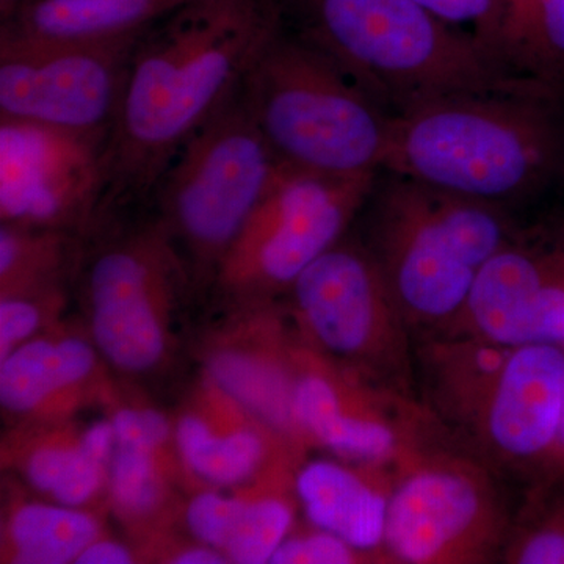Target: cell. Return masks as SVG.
<instances>
[{
    "mask_svg": "<svg viewBox=\"0 0 564 564\" xmlns=\"http://www.w3.org/2000/svg\"><path fill=\"white\" fill-rule=\"evenodd\" d=\"M377 556L364 554L343 538L311 525L307 532L291 533L274 552L272 564L375 563Z\"/></svg>",
    "mask_w": 564,
    "mask_h": 564,
    "instance_id": "f546056e",
    "label": "cell"
},
{
    "mask_svg": "<svg viewBox=\"0 0 564 564\" xmlns=\"http://www.w3.org/2000/svg\"><path fill=\"white\" fill-rule=\"evenodd\" d=\"M193 0H31L0 35L69 43L141 35Z\"/></svg>",
    "mask_w": 564,
    "mask_h": 564,
    "instance_id": "44dd1931",
    "label": "cell"
},
{
    "mask_svg": "<svg viewBox=\"0 0 564 564\" xmlns=\"http://www.w3.org/2000/svg\"><path fill=\"white\" fill-rule=\"evenodd\" d=\"M163 452L117 443L107 488L122 518L144 521L162 507L166 494Z\"/></svg>",
    "mask_w": 564,
    "mask_h": 564,
    "instance_id": "4316f807",
    "label": "cell"
},
{
    "mask_svg": "<svg viewBox=\"0 0 564 564\" xmlns=\"http://www.w3.org/2000/svg\"><path fill=\"white\" fill-rule=\"evenodd\" d=\"M293 415L306 443L344 462L395 469L426 440L410 397L370 383L313 348L296 350Z\"/></svg>",
    "mask_w": 564,
    "mask_h": 564,
    "instance_id": "4fadbf2b",
    "label": "cell"
},
{
    "mask_svg": "<svg viewBox=\"0 0 564 564\" xmlns=\"http://www.w3.org/2000/svg\"><path fill=\"white\" fill-rule=\"evenodd\" d=\"M282 29L273 0H193L144 32L110 133L102 214L150 199L174 155Z\"/></svg>",
    "mask_w": 564,
    "mask_h": 564,
    "instance_id": "6da1fadb",
    "label": "cell"
},
{
    "mask_svg": "<svg viewBox=\"0 0 564 564\" xmlns=\"http://www.w3.org/2000/svg\"><path fill=\"white\" fill-rule=\"evenodd\" d=\"M166 562L176 564L229 563L228 558H226L225 554H221L220 551L210 547V545L198 543V541H196V544L177 549L174 554L166 556Z\"/></svg>",
    "mask_w": 564,
    "mask_h": 564,
    "instance_id": "836d02e7",
    "label": "cell"
},
{
    "mask_svg": "<svg viewBox=\"0 0 564 564\" xmlns=\"http://www.w3.org/2000/svg\"><path fill=\"white\" fill-rule=\"evenodd\" d=\"M62 289L9 293L0 302V359L39 336L46 317L57 313Z\"/></svg>",
    "mask_w": 564,
    "mask_h": 564,
    "instance_id": "f1b7e54d",
    "label": "cell"
},
{
    "mask_svg": "<svg viewBox=\"0 0 564 564\" xmlns=\"http://www.w3.org/2000/svg\"><path fill=\"white\" fill-rule=\"evenodd\" d=\"M284 437L206 381L191 410L174 425L182 463L199 480L217 488L250 484L272 463V444Z\"/></svg>",
    "mask_w": 564,
    "mask_h": 564,
    "instance_id": "9a60e30c",
    "label": "cell"
},
{
    "mask_svg": "<svg viewBox=\"0 0 564 564\" xmlns=\"http://www.w3.org/2000/svg\"><path fill=\"white\" fill-rule=\"evenodd\" d=\"M115 448L117 434L110 419L80 432L55 430L29 441L20 469L25 481L52 502L82 508L109 486Z\"/></svg>",
    "mask_w": 564,
    "mask_h": 564,
    "instance_id": "ffe728a7",
    "label": "cell"
},
{
    "mask_svg": "<svg viewBox=\"0 0 564 564\" xmlns=\"http://www.w3.org/2000/svg\"><path fill=\"white\" fill-rule=\"evenodd\" d=\"M434 17L448 22H475V31L491 17L496 0H414Z\"/></svg>",
    "mask_w": 564,
    "mask_h": 564,
    "instance_id": "1f68e13d",
    "label": "cell"
},
{
    "mask_svg": "<svg viewBox=\"0 0 564 564\" xmlns=\"http://www.w3.org/2000/svg\"><path fill=\"white\" fill-rule=\"evenodd\" d=\"M474 36L514 76L564 95V0H496Z\"/></svg>",
    "mask_w": 564,
    "mask_h": 564,
    "instance_id": "7402d4cb",
    "label": "cell"
},
{
    "mask_svg": "<svg viewBox=\"0 0 564 564\" xmlns=\"http://www.w3.org/2000/svg\"><path fill=\"white\" fill-rule=\"evenodd\" d=\"M113 423L117 443L144 445L165 451L174 437V429L169 417L154 408L120 406L110 417Z\"/></svg>",
    "mask_w": 564,
    "mask_h": 564,
    "instance_id": "4dcf8cb0",
    "label": "cell"
},
{
    "mask_svg": "<svg viewBox=\"0 0 564 564\" xmlns=\"http://www.w3.org/2000/svg\"><path fill=\"white\" fill-rule=\"evenodd\" d=\"M93 345L73 334L36 336L0 359L3 410L21 419L68 413L96 383L99 351Z\"/></svg>",
    "mask_w": 564,
    "mask_h": 564,
    "instance_id": "e0dca14e",
    "label": "cell"
},
{
    "mask_svg": "<svg viewBox=\"0 0 564 564\" xmlns=\"http://www.w3.org/2000/svg\"><path fill=\"white\" fill-rule=\"evenodd\" d=\"M289 293L313 350L408 397V323L366 245L340 240L296 278Z\"/></svg>",
    "mask_w": 564,
    "mask_h": 564,
    "instance_id": "52a82bcc",
    "label": "cell"
},
{
    "mask_svg": "<svg viewBox=\"0 0 564 564\" xmlns=\"http://www.w3.org/2000/svg\"><path fill=\"white\" fill-rule=\"evenodd\" d=\"M505 536L503 507L480 464L426 440L397 464L384 536L391 563H486Z\"/></svg>",
    "mask_w": 564,
    "mask_h": 564,
    "instance_id": "ba28073f",
    "label": "cell"
},
{
    "mask_svg": "<svg viewBox=\"0 0 564 564\" xmlns=\"http://www.w3.org/2000/svg\"><path fill=\"white\" fill-rule=\"evenodd\" d=\"M278 165L240 84L182 144L151 195L155 218L180 254L187 252L193 273L215 280Z\"/></svg>",
    "mask_w": 564,
    "mask_h": 564,
    "instance_id": "5b68a950",
    "label": "cell"
},
{
    "mask_svg": "<svg viewBox=\"0 0 564 564\" xmlns=\"http://www.w3.org/2000/svg\"><path fill=\"white\" fill-rule=\"evenodd\" d=\"M187 265L158 218L96 252L85 292L93 344L126 373L154 370L170 350V311Z\"/></svg>",
    "mask_w": 564,
    "mask_h": 564,
    "instance_id": "30bf717a",
    "label": "cell"
},
{
    "mask_svg": "<svg viewBox=\"0 0 564 564\" xmlns=\"http://www.w3.org/2000/svg\"><path fill=\"white\" fill-rule=\"evenodd\" d=\"M74 259V232L6 225L0 229V291L61 288Z\"/></svg>",
    "mask_w": 564,
    "mask_h": 564,
    "instance_id": "d4e9b609",
    "label": "cell"
},
{
    "mask_svg": "<svg viewBox=\"0 0 564 564\" xmlns=\"http://www.w3.org/2000/svg\"><path fill=\"white\" fill-rule=\"evenodd\" d=\"M541 470L545 474V484L558 485L564 488V411L558 432H556L551 452L545 456Z\"/></svg>",
    "mask_w": 564,
    "mask_h": 564,
    "instance_id": "e575fe53",
    "label": "cell"
},
{
    "mask_svg": "<svg viewBox=\"0 0 564 564\" xmlns=\"http://www.w3.org/2000/svg\"><path fill=\"white\" fill-rule=\"evenodd\" d=\"M560 248L541 252L508 245L478 269L458 321L464 332L505 348L529 345L530 325Z\"/></svg>",
    "mask_w": 564,
    "mask_h": 564,
    "instance_id": "ac0fdd59",
    "label": "cell"
},
{
    "mask_svg": "<svg viewBox=\"0 0 564 564\" xmlns=\"http://www.w3.org/2000/svg\"><path fill=\"white\" fill-rule=\"evenodd\" d=\"M383 170L503 207L564 180V95H455L392 117ZM381 170V172H383Z\"/></svg>",
    "mask_w": 564,
    "mask_h": 564,
    "instance_id": "7a4b0ae2",
    "label": "cell"
},
{
    "mask_svg": "<svg viewBox=\"0 0 564 564\" xmlns=\"http://www.w3.org/2000/svg\"><path fill=\"white\" fill-rule=\"evenodd\" d=\"M510 350L470 334L432 344L426 361L434 402L455 421L473 426Z\"/></svg>",
    "mask_w": 564,
    "mask_h": 564,
    "instance_id": "cb8c5ba5",
    "label": "cell"
},
{
    "mask_svg": "<svg viewBox=\"0 0 564 564\" xmlns=\"http://www.w3.org/2000/svg\"><path fill=\"white\" fill-rule=\"evenodd\" d=\"M563 411V345H522L508 352L470 429L497 458L541 469Z\"/></svg>",
    "mask_w": 564,
    "mask_h": 564,
    "instance_id": "5bb4252c",
    "label": "cell"
},
{
    "mask_svg": "<svg viewBox=\"0 0 564 564\" xmlns=\"http://www.w3.org/2000/svg\"><path fill=\"white\" fill-rule=\"evenodd\" d=\"M141 36L47 43L0 35V118L111 133Z\"/></svg>",
    "mask_w": 564,
    "mask_h": 564,
    "instance_id": "8fae6325",
    "label": "cell"
},
{
    "mask_svg": "<svg viewBox=\"0 0 564 564\" xmlns=\"http://www.w3.org/2000/svg\"><path fill=\"white\" fill-rule=\"evenodd\" d=\"M377 176L337 180L280 163L215 280L243 302L289 292L311 263L344 239Z\"/></svg>",
    "mask_w": 564,
    "mask_h": 564,
    "instance_id": "9c48e42d",
    "label": "cell"
},
{
    "mask_svg": "<svg viewBox=\"0 0 564 564\" xmlns=\"http://www.w3.org/2000/svg\"><path fill=\"white\" fill-rule=\"evenodd\" d=\"M7 562L76 563L87 545L101 536L95 514L62 503L28 502L14 508L3 532Z\"/></svg>",
    "mask_w": 564,
    "mask_h": 564,
    "instance_id": "603a6c76",
    "label": "cell"
},
{
    "mask_svg": "<svg viewBox=\"0 0 564 564\" xmlns=\"http://www.w3.org/2000/svg\"><path fill=\"white\" fill-rule=\"evenodd\" d=\"M304 13L300 35L391 117L445 96L554 90L514 76L414 0H304Z\"/></svg>",
    "mask_w": 564,
    "mask_h": 564,
    "instance_id": "3957f363",
    "label": "cell"
},
{
    "mask_svg": "<svg viewBox=\"0 0 564 564\" xmlns=\"http://www.w3.org/2000/svg\"><path fill=\"white\" fill-rule=\"evenodd\" d=\"M110 133L63 131L0 118V218L76 232L101 217Z\"/></svg>",
    "mask_w": 564,
    "mask_h": 564,
    "instance_id": "7c38bea8",
    "label": "cell"
},
{
    "mask_svg": "<svg viewBox=\"0 0 564 564\" xmlns=\"http://www.w3.org/2000/svg\"><path fill=\"white\" fill-rule=\"evenodd\" d=\"M295 347L267 336L258 344L220 345L207 358V381L291 443L303 437L293 415Z\"/></svg>",
    "mask_w": 564,
    "mask_h": 564,
    "instance_id": "d6986e66",
    "label": "cell"
},
{
    "mask_svg": "<svg viewBox=\"0 0 564 564\" xmlns=\"http://www.w3.org/2000/svg\"><path fill=\"white\" fill-rule=\"evenodd\" d=\"M135 562L131 549L120 541L101 536L85 547L76 563L79 564H131Z\"/></svg>",
    "mask_w": 564,
    "mask_h": 564,
    "instance_id": "d6a6232c",
    "label": "cell"
},
{
    "mask_svg": "<svg viewBox=\"0 0 564 564\" xmlns=\"http://www.w3.org/2000/svg\"><path fill=\"white\" fill-rule=\"evenodd\" d=\"M393 477L392 467L321 458L296 470L293 491L311 525L391 563L384 536Z\"/></svg>",
    "mask_w": 564,
    "mask_h": 564,
    "instance_id": "2e32d148",
    "label": "cell"
},
{
    "mask_svg": "<svg viewBox=\"0 0 564 564\" xmlns=\"http://www.w3.org/2000/svg\"><path fill=\"white\" fill-rule=\"evenodd\" d=\"M558 486V485H556ZM552 502L534 503L536 513L508 541L505 558L516 564H564V488Z\"/></svg>",
    "mask_w": 564,
    "mask_h": 564,
    "instance_id": "83f0119b",
    "label": "cell"
},
{
    "mask_svg": "<svg viewBox=\"0 0 564 564\" xmlns=\"http://www.w3.org/2000/svg\"><path fill=\"white\" fill-rule=\"evenodd\" d=\"M242 90L281 165L337 180L383 170L391 115L302 35L281 29L252 63Z\"/></svg>",
    "mask_w": 564,
    "mask_h": 564,
    "instance_id": "277c9868",
    "label": "cell"
},
{
    "mask_svg": "<svg viewBox=\"0 0 564 564\" xmlns=\"http://www.w3.org/2000/svg\"><path fill=\"white\" fill-rule=\"evenodd\" d=\"M288 484V469H282L259 486L258 491L243 494L242 508L223 549L229 563H270L292 533L296 497L292 499Z\"/></svg>",
    "mask_w": 564,
    "mask_h": 564,
    "instance_id": "484cf974",
    "label": "cell"
},
{
    "mask_svg": "<svg viewBox=\"0 0 564 564\" xmlns=\"http://www.w3.org/2000/svg\"><path fill=\"white\" fill-rule=\"evenodd\" d=\"M364 209L362 243L408 326L458 323L478 270L464 250L454 193L383 170Z\"/></svg>",
    "mask_w": 564,
    "mask_h": 564,
    "instance_id": "8992f818",
    "label": "cell"
}]
</instances>
